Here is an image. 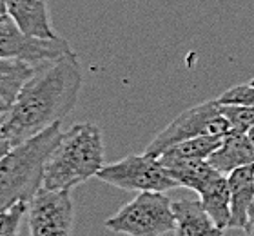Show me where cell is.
I'll list each match as a JSON object with an SVG mask.
<instances>
[{"label": "cell", "instance_id": "obj_1", "mask_svg": "<svg viewBox=\"0 0 254 236\" xmlns=\"http://www.w3.org/2000/svg\"><path fill=\"white\" fill-rule=\"evenodd\" d=\"M84 84L76 53L40 64L18 98L4 111L5 137L15 147L60 124L71 113Z\"/></svg>", "mask_w": 254, "mask_h": 236}, {"label": "cell", "instance_id": "obj_2", "mask_svg": "<svg viewBox=\"0 0 254 236\" xmlns=\"http://www.w3.org/2000/svg\"><path fill=\"white\" fill-rule=\"evenodd\" d=\"M104 160L102 131L91 122L74 124L62 133L59 144L48 158L44 171V189L67 191L98 176Z\"/></svg>", "mask_w": 254, "mask_h": 236}, {"label": "cell", "instance_id": "obj_3", "mask_svg": "<svg viewBox=\"0 0 254 236\" xmlns=\"http://www.w3.org/2000/svg\"><path fill=\"white\" fill-rule=\"evenodd\" d=\"M62 137L60 124L48 127L37 137L11 149L0 162V211L15 204H29L44 187V171L48 158Z\"/></svg>", "mask_w": 254, "mask_h": 236}, {"label": "cell", "instance_id": "obj_4", "mask_svg": "<svg viewBox=\"0 0 254 236\" xmlns=\"http://www.w3.org/2000/svg\"><path fill=\"white\" fill-rule=\"evenodd\" d=\"M173 202L165 193H138L106 220V229L126 236H165L175 231Z\"/></svg>", "mask_w": 254, "mask_h": 236}, {"label": "cell", "instance_id": "obj_5", "mask_svg": "<svg viewBox=\"0 0 254 236\" xmlns=\"http://www.w3.org/2000/svg\"><path fill=\"white\" fill-rule=\"evenodd\" d=\"M229 133V124L222 115L220 102L209 100L203 104L182 111L169 126L153 138L145 153L151 157L160 158L169 147L176 146L184 140H190L196 137H220L223 138Z\"/></svg>", "mask_w": 254, "mask_h": 236}, {"label": "cell", "instance_id": "obj_6", "mask_svg": "<svg viewBox=\"0 0 254 236\" xmlns=\"http://www.w3.org/2000/svg\"><path fill=\"white\" fill-rule=\"evenodd\" d=\"M96 178L107 185L134 193H167L178 187L160 158L147 153L129 155L115 163H107Z\"/></svg>", "mask_w": 254, "mask_h": 236}, {"label": "cell", "instance_id": "obj_7", "mask_svg": "<svg viewBox=\"0 0 254 236\" xmlns=\"http://www.w3.org/2000/svg\"><path fill=\"white\" fill-rule=\"evenodd\" d=\"M74 207L71 193L40 189L27 204V224L31 236H71Z\"/></svg>", "mask_w": 254, "mask_h": 236}, {"label": "cell", "instance_id": "obj_8", "mask_svg": "<svg viewBox=\"0 0 254 236\" xmlns=\"http://www.w3.org/2000/svg\"><path fill=\"white\" fill-rule=\"evenodd\" d=\"M69 53H73V49L64 38L42 40V38L26 37L9 15H0V57L2 58H22L35 66H40V64L65 57Z\"/></svg>", "mask_w": 254, "mask_h": 236}, {"label": "cell", "instance_id": "obj_9", "mask_svg": "<svg viewBox=\"0 0 254 236\" xmlns=\"http://www.w3.org/2000/svg\"><path fill=\"white\" fill-rule=\"evenodd\" d=\"M7 15L26 37L42 40L60 38L51 26L48 0H7Z\"/></svg>", "mask_w": 254, "mask_h": 236}, {"label": "cell", "instance_id": "obj_10", "mask_svg": "<svg viewBox=\"0 0 254 236\" xmlns=\"http://www.w3.org/2000/svg\"><path fill=\"white\" fill-rule=\"evenodd\" d=\"M176 236H223V229L207 215L200 200L182 198L173 202Z\"/></svg>", "mask_w": 254, "mask_h": 236}, {"label": "cell", "instance_id": "obj_11", "mask_svg": "<svg viewBox=\"0 0 254 236\" xmlns=\"http://www.w3.org/2000/svg\"><path fill=\"white\" fill-rule=\"evenodd\" d=\"M218 173L229 174L240 167L254 165V147L247 133H227L222 144L207 160Z\"/></svg>", "mask_w": 254, "mask_h": 236}, {"label": "cell", "instance_id": "obj_12", "mask_svg": "<svg viewBox=\"0 0 254 236\" xmlns=\"http://www.w3.org/2000/svg\"><path fill=\"white\" fill-rule=\"evenodd\" d=\"M231 191V224L229 227L245 229L254 204V165L240 167L227 174Z\"/></svg>", "mask_w": 254, "mask_h": 236}, {"label": "cell", "instance_id": "obj_13", "mask_svg": "<svg viewBox=\"0 0 254 236\" xmlns=\"http://www.w3.org/2000/svg\"><path fill=\"white\" fill-rule=\"evenodd\" d=\"M38 66L22 58L0 57V113L15 104L24 85L37 73Z\"/></svg>", "mask_w": 254, "mask_h": 236}, {"label": "cell", "instance_id": "obj_14", "mask_svg": "<svg viewBox=\"0 0 254 236\" xmlns=\"http://www.w3.org/2000/svg\"><path fill=\"white\" fill-rule=\"evenodd\" d=\"M160 162L164 163L167 173L178 187H186L200 194L203 189L209 185L214 176H218L216 169L212 167L207 160H167L160 158Z\"/></svg>", "mask_w": 254, "mask_h": 236}, {"label": "cell", "instance_id": "obj_15", "mask_svg": "<svg viewBox=\"0 0 254 236\" xmlns=\"http://www.w3.org/2000/svg\"><path fill=\"white\" fill-rule=\"evenodd\" d=\"M200 204L211 216L214 224L222 229H227L231 224V191L225 174H218L209 182L203 191L198 194Z\"/></svg>", "mask_w": 254, "mask_h": 236}, {"label": "cell", "instance_id": "obj_16", "mask_svg": "<svg viewBox=\"0 0 254 236\" xmlns=\"http://www.w3.org/2000/svg\"><path fill=\"white\" fill-rule=\"evenodd\" d=\"M222 144L220 137H196L169 147L160 158L167 160H209Z\"/></svg>", "mask_w": 254, "mask_h": 236}, {"label": "cell", "instance_id": "obj_17", "mask_svg": "<svg viewBox=\"0 0 254 236\" xmlns=\"http://www.w3.org/2000/svg\"><path fill=\"white\" fill-rule=\"evenodd\" d=\"M222 115L229 124V133H249L254 127V105H223Z\"/></svg>", "mask_w": 254, "mask_h": 236}, {"label": "cell", "instance_id": "obj_18", "mask_svg": "<svg viewBox=\"0 0 254 236\" xmlns=\"http://www.w3.org/2000/svg\"><path fill=\"white\" fill-rule=\"evenodd\" d=\"M27 215V204L20 202L5 211H0V236H18L22 218Z\"/></svg>", "mask_w": 254, "mask_h": 236}, {"label": "cell", "instance_id": "obj_19", "mask_svg": "<svg viewBox=\"0 0 254 236\" xmlns=\"http://www.w3.org/2000/svg\"><path fill=\"white\" fill-rule=\"evenodd\" d=\"M216 100L223 105H254V80H251L249 84L229 87Z\"/></svg>", "mask_w": 254, "mask_h": 236}, {"label": "cell", "instance_id": "obj_20", "mask_svg": "<svg viewBox=\"0 0 254 236\" xmlns=\"http://www.w3.org/2000/svg\"><path fill=\"white\" fill-rule=\"evenodd\" d=\"M2 126H4V111L0 113V162H2V158H4L5 155L13 149L9 138L5 137V133H4V129H2Z\"/></svg>", "mask_w": 254, "mask_h": 236}, {"label": "cell", "instance_id": "obj_21", "mask_svg": "<svg viewBox=\"0 0 254 236\" xmlns=\"http://www.w3.org/2000/svg\"><path fill=\"white\" fill-rule=\"evenodd\" d=\"M245 236H254V204L251 207V213H249V222H247V227L244 229Z\"/></svg>", "mask_w": 254, "mask_h": 236}, {"label": "cell", "instance_id": "obj_22", "mask_svg": "<svg viewBox=\"0 0 254 236\" xmlns=\"http://www.w3.org/2000/svg\"><path fill=\"white\" fill-rule=\"evenodd\" d=\"M0 15H7V0H0Z\"/></svg>", "mask_w": 254, "mask_h": 236}, {"label": "cell", "instance_id": "obj_23", "mask_svg": "<svg viewBox=\"0 0 254 236\" xmlns=\"http://www.w3.org/2000/svg\"><path fill=\"white\" fill-rule=\"evenodd\" d=\"M247 137H249L251 144H253V147H254V127H253V129H251L249 133H247Z\"/></svg>", "mask_w": 254, "mask_h": 236}]
</instances>
